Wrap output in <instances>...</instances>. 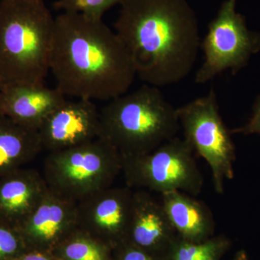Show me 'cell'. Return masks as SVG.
<instances>
[{"label":"cell","instance_id":"5","mask_svg":"<svg viewBox=\"0 0 260 260\" xmlns=\"http://www.w3.org/2000/svg\"><path fill=\"white\" fill-rule=\"evenodd\" d=\"M121 171V154L99 137L85 144L49 153L42 175L49 190L78 203L112 186Z\"/></svg>","mask_w":260,"mask_h":260},{"label":"cell","instance_id":"17","mask_svg":"<svg viewBox=\"0 0 260 260\" xmlns=\"http://www.w3.org/2000/svg\"><path fill=\"white\" fill-rule=\"evenodd\" d=\"M232 245L225 235H214L201 242L176 236L161 254L162 260H222Z\"/></svg>","mask_w":260,"mask_h":260},{"label":"cell","instance_id":"23","mask_svg":"<svg viewBox=\"0 0 260 260\" xmlns=\"http://www.w3.org/2000/svg\"><path fill=\"white\" fill-rule=\"evenodd\" d=\"M16 260H54L45 251L32 250L23 253Z\"/></svg>","mask_w":260,"mask_h":260},{"label":"cell","instance_id":"18","mask_svg":"<svg viewBox=\"0 0 260 260\" xmlns=\"http://www.w3.org/2000/svg\"><path fill=\"white\" fill-rule=\"evenodd\" d=\"M107 245L82 232L75 231L59 245L64 260H109Z\"/></svg>","mask_w":260,"mask_h":260},{"label":"cell","instance_id":"12","mask_svg":"<svg viewBox=\"0 0 260 260\" xmlns=\"http://www.w3.org/2000/svg\"><path fill=\"white\" fill-rule=\"evenodd\" d=\"M176 236L161 202L155 200L150 191H133L125 242L161 256Z\"/></svg>","mask_w":260,"mask_h":260},{"label":"cell","instance_id":"13","mask_svg":"<svg viewBox=\"0 0 260 260\" xmlns=\"http://www.w3.org/2000/svg\"><path fill=\"white\" fill-rule=\"evenodd\" d=\"M57 88L44 85L4 87L0 90V114L15 122L39 130L56 109L66 102Z\"/></svg>","mask_w":260,"mask_h":260},{"label":"cell","instance_id":"16","mask_svg":"<svg viewBox=\"0 0 260 260\" xmlns=\"http://www.w3.org/2000/svg\"><path fill=\"white\" fill-rule=\"evenodd\" d=\"M42 150L37 129L0 114V177L24 168Z\"/></svg>","mask_w":260,"mask_h":260},{"label":"cell","instance_id":"1","mask_svg":"<svg viewBox=\"0 0 260 260\" xmlns=\"http://www.w3.org/2000/svg\"><path fill=\"white\" fill-rule=\"evenodd\" d=\"M50 70L65 96L90 101L109 102L126 93L137 75L116 32L102 19L73 13L54 20Z\"/></svg>","mask_w":260,"mask_h":260},{"label":"cell","instance_id":"22","mask_svg":"<svg viewBox=\"0 0 260 260\" xmlns=\"http://www.w3.org/2000/svg\"><path fill=\"white\" fill-rule=\"evenodd\" d=\"M232 134L249 135L260 134V95L256 98L252 107V114L244 126L231 130Z\"/></svg>","mask_w":260,"mask_h":260},{"label":"cell","instance_id":"7","mask_svg":"<svg viewBox=\"0 0 260 260\" xmlns=\"http://www.w3.org/2000/svg\"><path fill=\"white\" fill-rule=\"evenodd\" d=\"M177 115L184 139L209 165L214 189L223 194L225 180L234 177L236 150L232 131L220 115L215 90L177 108Z\"/></svg>","mask_w":260,"mask_h":260},{"label":"cell","instance_id":"2","mask_svg":"<svg viewBox=\"0 0 260 260\" xmlns=\"http://www.w3.org/2000/svg\"><path fill=\"white\" fill-rule=\"evenodd\" d=\"M114 27L145 84L179 83L194 68L199 23L187 0H124Z\"/></svg>","mask_w":260,"mask_h":260},{"label":"cell","instance_id":"25","mask_svg":"<svg viewBox=\"0 0 260 260\" xmlns=\"http://www.w3.org/2000/svg\"><path fill=\"white\" fill-rule=\"evenodd\" d=\"M3 88V83H2V80L0 79V90Z\"/></svg>","mask_w":260,"mask_h":260},{"label":"cell","instance_id":"11","mask_svg":"<svg viewBox=\"0 0 260 260\" xmlns=\"http://www.w3.org/2000/svg\"><path fill=\"white\" fill-rule=\"evenodd\" d=\"M78 229L77 203L48 190L18 230L24 242L40 247L59 246Z\"/></svg>","mask_w":260,"mask_h":260},{"label":"cell","instance_id":"10","mask_svg":"<svg viewBox=\"0 0 260 260\" xmlns=\"http://www.w3.org/2000/svg\"><path fill=\"white\" fill-rule=\"evenodd\" d=\"M38 131L43 150L49 153L85 144L100 136L99 111L93 101H66Z\"/></svg>","mask_w":260,"mask_h":260},{"label":"cell","instance_id":"24","mask_svg":"<svg viewBox=\"0 0 260 260\" xmlns=\"http://www.w3.org/2000/svg\"><path fill=\"white\" fill-rule=\"evenodd\" d=\"M232 260H250L244 251H240L236 254L235 256Z\"/></svg>","mask_w":260,"mask_h":260},{"label":"cell","instance_id":"15","mask_svg":"<svg viewBox=\"0 0 260 260\" xmlns=\"http://www.w3.org/2000/svg\"><path fill=\"white\" fill-rule=\"evenodd\" d=\"M161 204L178 237L201 242L215 235V222L211 210L193 195L174 191L161 194Z\"/></svg>","mask_w":260,"mask_h":260},{"label":"cell","instance_id":"20","mask_svg":"<svg viewBox=\"0 0 260 260\" xmlns=\"http://www.w3.org/2000/svg\"><path fill=\"white\" fill-rule=\"evenodd\" d=\"M23 237L16 228L0 222V260L16 259L23 254Z\"/></svg>","mask_w":260,"mask_h":260},{"label":"cell","instance_id":"4","mask_svg":"<svg viewBox=\"0 0 260 260\" xmlns=\"http://www.w3.org/2000/svg\"><path fill=\"white\" fill-rule=\"evenodd\" d=\"M99 137L121 157L153 151L177 137L180 129L177 108L168 102L160 88L148 84L109 101L99 111Z\"/></svg>","mask_w":260,"mask_h":260},{"label":"cell","instance_id":"19","mask_svg":"<svg viewBox=\"0 0 260 260\" xmlns=\"http://www.w3.org/2000/svg\"><path fill=\"white\" fill-rule=\"evenodd\" d=\"M124 0H57L53 5L54 9L62 13H80L90 18L102 19L103 15L116 5Z\"/></svg>","mask_w":260,"mask_h":260},{"label":"cell","instance_id":"3","mask_svg":"<svg viewBox=\"0 0 260 260\" xmlns=\"http://www.w3.org/2000/svg\"><path fill=\"white\" fill-rule=\"evenodd\" d=\"M45 0H0L3 88L44 85L50 70L54 20Z\"/></svg>","mask_w":260,"mask_h":260},{"label":"cell","instance_id":"21","mask_svg":"<svg viewBox=\"0 0 260 260\" xmlns=\"http://www.w3.org/2000/svg\"><path fill=\"white\" fill-rule=\"evenodd\" d=\"M116 260H162L161 256L153 254L129 242L121 243L117 246Z\"/></svg>","mask_w":260,"mask_h":260},{"label":"cell","instance_id":"14","mask_svg":"<svg viewBox=\"0 0 260 260\" xmlns=\"http://www.w3.org/2000/svg\"><path fill=\"white\" fill-rule=\"evenodd\" d=\"M49 190L42 174L22 169L0 177V222L18 229Z\"/></svg>","mask_w":260,"mask_h":260},{"label":"cell","instance_id":"9","mask_svg":"<svg viewBox=\"0 0 260 260\" xmlns=\"http://www.w3.org/2000/svg\"><path fill=\"white\" fill-rule=\"evenodd\" d=\"M133 196L129 186H110L78 202V229L109 245L125 242Z\"/></svg>","mask_w":260,"mask_h":260},{"label":"cell","instance_id":"6","mask_svg":"<svg viewBox=\"0 0 260 260\" xmlns=\"http://www.w3.org/2000/svg\"><path fill=\"white\" fill-rule=\"evenodd\" d=\"M126 184L148 191H179L197 196L203 190L204 178L194 152L184 138L168 140L149 153L121 157Z\"/></svg>","mask_w":260,"mask_h":260},{"label":"cell","instance_id":"8","mask_svg":"<svg viewBox=\"0 0 260 260\" xmlns=\"http://www.w3.org/2000/svg\"><path fill=\"white\" fill-rule=\"evenodd\" d=\"M237 0H225L200 44L204 52L203 64L195 75V83L205 84L230 70L236 74L260 51V32L246 26L237 11Z\"/></svg>","mask_w":260,"mask_h":260}]
</instances>
